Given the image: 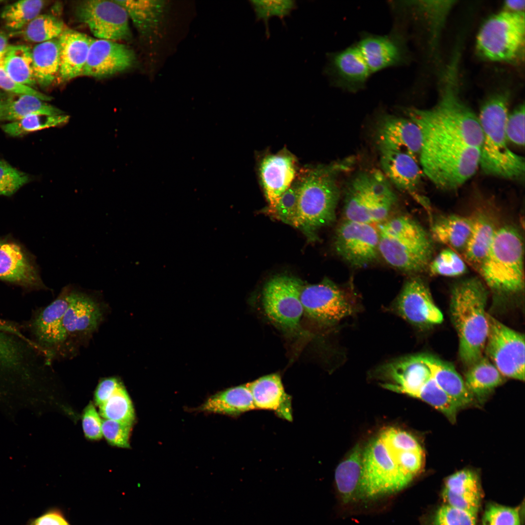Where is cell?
Segmentation results:
<instances>
[{"label":"cell","mask_w":525,"mask_h":525,"mask_svg":"<svg viewBox=\"0 0 525 525\" xmlns=\"http://www.w3.org/2000/svg\"><path fill=\"white\" fill-rule=\"evenodd\" d=\"M459 53L455 52L444 73L436 105L406 109L421 131L453 138L480 149L483 133L478 117L460 98L458 88Z\"/></svg>","instance_id":"1"},{"label":"cell","mask_w":525,"mask_h":525,"mask_svg":"<svg viewBox=\"0 0 525 525\" xmlns=\"http://www.w3.org/2000/svg\"><path fill=\"white\" fill-rule=\"evenodd\" d=\"M488 293L477 277L456 283L451 292L450 312L459 339V355L467 368L483 356L488 332Z\"/></svg>","instance_id":"2"},{"label":"cell","mask_w":525,"mask_h":525,"mask_svg":"<svg viewBox=\"0 0 525 525\" xmlns=\"http://www.w3.org/2000/svg\"><path fill=\"white\" fill-rule=\"evenodd\" d=\"M350 158L312 169L298 180V206L293 225L307 236L334 221L340 196L337 175L351 165Z\"/></svg>","instance_id":"3"},{"label":"cell","mask_w":525,"mask_h":525,"mask_svg":"<svg viewBox=\"0 0 525 525\" xmlns=\"http://www.w3.org/2000/svg\"><path fill=\"white\" fill-rule=\"evenodd\" d=\"M421 133L420 162L423 172L436 187L455 190L475 174L479 165L480 148L446 136Z\"/></svg>","instance_id":"4"},{"label":"cell","mask_w":525,"mask_h":525,"mask_svg":"<svg viewBox=\"0 0 525 525\" xmlns=\"http://www.w3.org/2000/svg\"><path fill=\"white\" fill-rule=\"evenodd\" d=\"M506 95L496 94L483 105L478 116L483 133L479 165L487 175L524 181L525 158L508 146L505 124L508 115Z\"/></svg>","instance_id":"5"},{"label":"cell","mask_w":525,"mask_h":525,"mask_svg":"<svg viewBox=\"0 0 525 525\" xmlns=\"http://www.w3.org/2000/svg\"><path fill=\"white\" fill-rule=\"evenodd\" d=\"M376 228L379 254L388 264L412 274L428 268L433 255L434 241L419 223L402 215L388 218Z\"/></svg>","instance_id":"6"},{"label":"cell","mask_w":525,"mask_h":525,"mask_svg":"<svg viewBox=\"0 0 525 525\" xmlns=\"http://www.w3.org/2000/svg\"><path fill=\"white\" fill-rule=\"evenodd\" d=\"M478 268L485 283L493 291L503 294L521 292L524 286V269L520 231L511 225L499 227Z\"/></svg>","instance_id":"7"},{"label":"cell","mask_w":525,"mask_h":525,"mask_svg":"<svg viewBox=\"0 0 525 525\" xmlns=\"http://www.w3.org/2000/svg\"><path fill=\"white\" fill-rule=\"evenodd\" d=\"M397 196L382 172H362L355 176L346 191L345 219L379 224L386 219L397 202Z\"/></svg>","instance_id":"8"},{"label":"cell","mask_w":525,"mask_h":525,"mask_svg":"<svg viewBox=\"0 0 525 525\" xmlns=\"http://www.w3.org/2000/svg\"><path fill=\"white\" fill-rule=\"evenodd\" d=\"M413 479L395 462L379 437L363 449L361 500L393 494L404 489Z\"/></svg>","instance_id":"9"},{"label":"cell","mask_w":525,"mask_h":525,"mask_svg":"<svg viewBox=\"0 0 525 525\" xmlns=\"http://www.w3.org/2000/svg\"><path fill=\"white\" fill-rule=\"evenodd\" d=\"M525 13L504 10L490 17L477 35L476 46L483 58L492 61L515 59L524 47Z\"/></svg>","instance_id":"10"},{"label":"cell","mask_w":525,"mask_h":525,"mask_svg":"<svg viewBox=\"0 0 525 525\" xmlns=\"http://www.w3.org/2000/svg\"><path fill=\"white\" fill-rule=\"evenodd\" d=\"M300 301L303 312L323 326L335 325L360 309L356 296L326 279L315 284L302 286Z\"/></svg>","instance_id":"11"},{"label":"cell","mask_w":525,"mask_h":525,"mask_svg":"<svg viewBox=\"0 0 525 525\" xmlns=\"http://www.w3.org/2000/svg\"><path fill=\"white\" fill-rule=\"evenodd\" d=\"M488 332L485 349L503 376L525 380V336L487 314Z\"/></svg>","instance_id":"12"},{"label":"cell","mask_w":525,"mask_h":525,"mask_svg":"<svg viewBox=\"0 0 525 525\" xmlns=\"http://www.w3.org/2000/svg\"><path fill=\"white\" fill-rule=\"evenodd\" d=\"M303 284L295 278L275 276L265 285L262 305L265 314L273 323L285 330L298 327L303 310L300 301Z\"/></svg>","instance_id":"13"},{"label":"cell","mask_w":525,"mask_h":525,"mask_svg":"<svg viewBox=\"0 0 525 525\" xmlns=\"http://www.w3.org/2000/svg\"><path fill=\"white\" fill-rule=\"evenodd\" d=\"M334 246L338 255L350 265L365 267L379 254L377 228L373 225L345 219L336 230Z\"/></svg>","instance_id":"14"},{"label":"cell","mask_w":525,"mask_h":525,"mask_svg":"<svg viewBox=\"0 0 525 525\" xmlns=\"http://www.w3.org/2000/svg\"><path fill=\"white\" fill-rule=\"evenodd\" d=\"M76 14L98 39L115 41L131 37L128 15L115 0H85L78 5Z\"/></svg>","instance_id":"15"},{"label":"cell","mask_w":525,"mask_h":525,"mask_svg":"<svg viewBox=\"0 0 525 525\" xmlns=\"http://www.w3.org/2000/svg\"><path fill=\"white\" fill-rule=\"evenodd\" d=\"M71 287L70 284L63 287L58 297L37 311L29 323L31 341L47 357L66 341L63 320L70 303Z\"/></svg>","instance_id":"16"},{"label":"cell","mask_w":525,"mask_h":525,"mask_svg":"<svg viewBox=\"0 0 525 525\" xmlns=\"http://www.w3.org/2000/svg\"><path fill=\"white\" fill-rule=\"evenodd\" d=\"M391 308L398 315L420 329L439 324L443 320L427 285L418 277L405 282Z\"/></svg>","instance_id":"17"},{"label":"cell","mask_w":525,"mask_h":525,"mask_svg":"<svg viewBox=\"0 0 525 525\" xmlns=\"http://www.w3.org/2000/svg\"><path fill=\"white\" fill-rule=\"evenodd\" d=\"M324 73L331 83L349 91L361 89L371 73L356 45L327 54Z\"/></svg>","instance_id":"18"},{"label":"cell","mask_w":525,"mask_h":525,"mask_svg":"<svg viewBox=\"0 0 525 525\" xmlns=\"http://www.w3.org/2000/svg\"><path fill=\"white\" fill-rule=\"evenodd\" d=\"M376 137L380 151L405 153L416 160L419 158L422 135L418 125L409 118L384 117L377 126Z\"/></svg>","instance_id":"19"},{"label":"cell","mask_w":525,"mask_h":525,"mask_svg":"<svg viewBox=\"0 0 525 525\" xmlns=\"http://www.w3.org/2000/svg\"><path fill=\"white\" fill-rule=\"evenodd\" d=\"M103 316L96 298L71 285L70 303L63 320L66 340L89 336L97 329Z\"/></svg>","instance_id":"20"},{"label":"cell","mask_w":525,"mask_h":525,"mask_svg":"<svg viewBox=\"0 0 525 525\" xmlns=\"http://www.w3.org/2000/svg\"><path fill=\"white\" fill-rule=\"evenodd\" d=\"M133 51L115 41L93 39L82 75L104 77L121 72L132 66Z\"/></svg>","instance_id":"21"},{"label":"cell","mask_w":525,"mask_h":525,"mask_svg":"<svg viewBox=\"0 0 525 525\" xmlns=\"http://www.w3.org/2000/svg\"><path fill=\"white\" fill-rule=\"evenodd\" d=\"M356 46L371 74L400 65L407 59L404 39L397 35H367Z\"/></svg>","instance_id":"22"},{"label":"cell","mask_w":525,"mask_h":525,"mask_svg":"<svg viewBox=\"0 0 525 525\" xmlns=\"http://www.w3.org/2000/svg\"><path fill=\"white\" fill-rule=\"evenodd\" d=\"M260 172L268 210H271L295 180V158L286 152L268 155L262 160Z\"/></svg>","instance_id":"23"},{"label":"cell","mask_w":525,"mask_h":525,"mask_svg":"<svg viewBox=\"0 0 525 525\" xmlns=\"http://www.w3.org/2000/svg\"><path fill=\"white\" fill-rule=\"evenodd\" d=\"M0 280L27 288H45L26 254L11 241L0 240Z\"/></svg>","instance_id":"24"},{"label":"cell","mask_w":525,"mask_h":525,"mask_svg":"<svg viewBox=\"0 0 525 525\" xmlns=\"http://www.w3.org/2000/svg\"><path fill=\"white\" fill-rule=\"evenodd\" d=\"M247 385L256 408L272 410L280 418L292 421V397L285 391L279 374L265 375Z\"/></svg>","instance_id":"25"},{"label":"cell","mask_w":525,"mask_h":525,"mask_svg":"<svg viewBox=\"0 0 525 525\" xmlns=\"http://www.w3.org/2000/svg\"><path fill=\"white\" fill-rule=\"evenodd\" d=\"M442 495L446 504L477 514L482 498L477 475L469 470L456 472L445 480Z\"/></svg>","instance_id":"26"},{"label":"cell","mask_w":525,"mask_h":525,"mask_svg":"<svg viewBox=\"0 0 525 525\" xmlns=\"http://www.w3.org/2000/svg\"><path fill=\"white\" fill-rule=\"evenodd\" d=\"M92 39L85 34L69 29H65L58 37V74L62 80H69L82 75Z\"/></svg>","instance_id":"27"},{"label":"cell","mask_w":525,"mask_h":525,"mask_svg":"<svg viewBox=\"0 0 525 525\" xmlns=\"http://www.w3.org/2000/svg\"><path fill=\"white\" fill-rule=\"evenodd\" d=\"M383 174L398 189L414 192L420 186L421 171L416 160L403 153L381 150Z\"/></svg>","instance_id":"28"},{"label":"cell","mask_w":525,"mask_h":525,"mask_svg":"<svg viewBox=\"0 0 525 525\" xmlns=\"http://www.w3.org/2000/svg\"><path fill=\"white\" fill-rule=\"evenodd\" d=\"M420 354L437 384L460 408L473 402V396L468 390L464 381L452 365L434 355Z\"/></svg>","instance_id":"29"},{"label":"cell","mask_w":525,"mask_h":525,"mask_svg":"<svg viewBox=\"0 0 525 525\" xmlns=\"http://www.w3.org/2000/svg\"><path fill=\"white\" fill-rule=\"evenodd\" d=\"M363 450L359 444H356L336 468L335 487L343 504H351L361 500Z\"/></svg>","instance_id":"30"},{"label":"cell","mask_w":525,"mask_h":525,"mask_svg":"<svg viewBox=\"0 0 525 525\" xmlns=\"http://www.w3.org/2000/svg\"><path fill=\"white\" fill-rule=\"evenodd\" d=\"M472 225V215H441L433 222L430 234L433 241L444 245L457 253L463 252Z\"/></svg>","instance_id":"31"},{"label":"cell","mask_w":525,"mask_h":525,"mask_svg":"<svg viewBox=\"0 0 525 525\" xmlns=\"http://www.w3.org/2000/svg\"><path fill=\"white\" fill-rule=\"evenodd\" d=\"M471 233L463 252L467 261L478 268L494 239L498 228L487 212L478 210L472 215Z\"/></svg>","instance_id":"32"},{"label":"cell","mask_w":525,"mask_h":525,"mask_svg":"<svg viewBox=\"0 0 525 525\" xmlns=\"http://www.w3.org/2000/svg\"><path fill=\"white\" fill-rule=\"evenodd\" d=\"M64 114L60 109L34 96L1 94L0 121L14 122L31 115L55 116Z\"/></svg>","instance_id":"33"},{"label":"cell","mask_w":525,"mask_h":525,"mask_svg":"<svg viewBox=\"0 0 525 525\" xmlns=\"http://www.w3.org/2000/svg\"><path fill=\"white\" fill-rule=\"evenodd\" d=\"M251 393L247 385L232 387L209 397L198 410L237 416L255 409Z\"/></svg>","instance_id":"34"},{"label":"cell","mask_w":525,"mask_h":525,"mask_svg":"<svg viewBox=\"0 0 525 525\" xmlns=\"http://www.w3.org/2000/svg\"><path fill=\"white\" fill-rule=\"evenodd\" d=\"M468 368L464 382L474 398L482 399L504 381L503 376L487 356L483 355Z\"/></svg>","instance_id":"35"},{"label":"cell","mask_w":525,"mask_h":525,"mask_svg":"<svg viewBox=\"0 0 525 525\" xmlns=\"http://www.w3.org/2000/svg\"><path fill=\"white\" fill-rule=\"evenodd\" d=\"M33 68L37 83L52 84L58 75L60 65L58 38L36 44L31 49Z\"/></svg>","instance_id":"36"},{"label":"cell","mask_w":525,"mask_h":525,"mask_svg":"<svg viewBox=\"0 0 525 525\" xmlns=\"http://www.w3.org/2000/svg\"><path fill=\"white\" fill-rule=\"evenodd\" d=\"M0 65L15 81L33 87L37 83L33 68L31 48L24 45H10Z\"/></svg>","instance_id":"37"},{"label":"cell","mask_w":525,"mask_h":525,"mask_svg":"<svg viewBox=\"0 0 525 525\" xmlns=\"http://www.w3.org/2000/svg\"><path fill=\"white\" fill-rule=\"evenodd\" d=\"M115 0L123 7L136 27L142 33L156 25L164 5L161 1Z\"/></svg>","instance_id":"38"},{"label":"cell","mask_w":525,"mask_h":525,"mask_svg":"<svg viewBox=\"0 0 525 525\" xmlns=\"http://www.w3.org/2000/svg\"><path fill=\"white\" fill-rule=\"evenodd\" d=\"M45 5L42 0H22L7 5L0 17L6 28L12 31H21L40 14Z\"/></svg>","instance_id":"39"},{"label":"cell","mask_w":525,"mask_h":525,"mask_svg":"<svg viewBox=\"0 0 525 525\" xmlns=\"http://www.w3.org/2000/svg\"><path fill=\"white\" fill-rule=\"evenodd\" d=\"M70 116L65 114L48 116L31 115L19 120L8 122L1 126V129L12 137H20L30 133L64 125Z\"/></svg>","instance_id":"40"},{"label":"cell","mask_w":525,"mask_h":525,"mask_svg":"<svg viewBox=\"0 0 525 525\" xmlns=\"http://www.w3.org/2000/svg\"><path fill=\"white\" fill-rule=\"evenodd\" d=\"M99 414L105 419L133 425L135 420L134 409L122 383L111 397L99 406Z\"/></svg>","instance_id":"41"},{"label":"cell","mask_w":525,"mask_h":525,"mask_svg":"<svg viewBox=\"0 0 525 525\" xmlns=\"http://www.w3.org/2000/svg\"><path fill=\"white\" fill-rule=\"evenodd\" d=\"M66 28L63 22L48 14H39L21 31L27 41L40 43L58 38Z\"/></svg>","instance_id":"42"},{"label":"cell","mask_w":525,"mask_h":525,"mask_svg":"<svg viewBox=\"0 0 525 525\" xmlns=\"http://www.w3.org/2000/svg\"><path fill=\"white\" fill-rule=\"evenodd\" d=\"M416 398L434 407L451 422L455 420L457 412L460 408L458 404L438 385L433 376L420 389Z\"/></svg>","instance_id":"43"},{"label":"cell","mask_w":525,"mask_h":525,"mask_svg":"<svg viewBox=\"0 0 525 525\" xmlns=\"http://www.w3.org/2000/svg\"><path fill=\"white\" fill-rule=\"evenodd\" d=\"M249 2L252 8L257 21H262L264 24L265 35L270 36L269 21L273 17L283 20L290 16L297 8L296 1L294 0H251Z\"/></svg>","instance_id":"44"},{"label":"cell","mask_w":525,"mask_h":525,"mask_svg":"<svg viewBox=\"0 0 525 525\" xmlns=\"http://www.w3.org/2000/svg\"><path fill=\"white\" fill-rule=\"evenodd\" d=\"M428 268L432 275L450 277L462 275L467 270L458 253L448 247L432 259Z\"/></svg>","instance_id":"45"},{"label":"cell","mask_w":525,"mask_h":525,"mask_svg":"<svg viewBox=\"0 0 525 525\" xmlns=\"http://www.w3.org/2000/svg\"><path fill=\"white\" fill-rule=\"evenodd\" d=\"M298 192V180L295 179L280 196L274 207L268 210L269 213L292 226L297 211Z\"/></svg>","instance_id":"46"},{"label":"cell","mask_w":525,"mask_h":525,"mask_svg":"<svg viewBox=\"0 0 525 525\" xmlns=\"http://www.w3.org/2000/svg\"><path fill=\"white\" fill-rule=\"evenodd\" d=\"M26 173L0 159V195L10 196L30 181Z\"/></svg>","instance_id":"47"},{"label":"cell","mask_w":525,"mask_h":525,"mask_svg":"<svg viewBox=\"0 0 525 525\" xmlns=\"http://www.w3.org/2000/svg\"><path fill=\"white\" fill-rule=\"evenodd\" d=\"M476 514L445 504L439 508L432 525H476Z\"/></svg>","instance_id":"48"},{"label":"cell","mask_w":525,"mask_h":525,"mask_svg":"<svg viewBox=\"0 0 525 525\" xmlns=\"http://www.w3.org/2000/svg\"><path fill=\"white\" fill-rule=\"evenodd\" d=\"M132 426V425L129 423L104 419L102 423V435L112 445L128 448L130 447L129 438Z\"/></svg>","instance_id":"49"},{"label":"cell","mask_w":525,"mask_h":525,"mask_svg":"<svg viewBox=\"0 0 525 525\" xmlns=\"http://www.w3.org/2000/svg\"><path fill=\"white\" fill-rule=\"evenodd\" d=\"M482 525H521L517 508L490 505L486 509Z\"/></svg>","instance_id":"50"},{"label":"cell","mask_w":525,"mask_h":525,"mask_svg":"<svg viewBox=\"0 0 525 525\" xmlns=\"http://www.w3.org/2000/svg\"><path fill=\"white\" fill-rule=\"evenodd\" d=\"M525 105H518L508 114L505 124L508 140L520 146L525 145Z\"/></svg>","instance_id":"51"},{"label":"cell","mask_w":525,"mask_h":525,"mask_svg":"<svg viewBox=\"0 0 525 525\" xmlns=\"http://www.w3.org/2000/svg\"><path fill=\"white\" fill-rule=\"evenodd\" d=\"M0 88L10 94L34 96L45 102L52 99L50 96L38 91L33 87L20 83L11 78L5 72L0 65Z\"/></svg>","instance_id":"52"},{"label":"cell","mask_w":525,"mask_h":525,"mask_svg":"<svg viewBox=\"0 0 525 525\" xmlns=\"http://www.w3.org/2000/svg\"><path fill=\"white\" fill-rule=\"evenodd\" d=\"M82 420L84 433L87 438L98 440L102 438V420L92 402L84 409Z\"/></svg>","instance_id":"53"},{"label":"cell","mask_w":525,"mask_h":525,"mask_svg":"<svg viewBox=\"0 0 525 525\" xmlns=\"http://www.w3.org/2000/svg\"><path fill=\"white\" fill-rule=\"evenodd\" d=\"M122 383V381L115 377L102 379L99 382L94 392L95 404L99 406L105 402Z\"/></svg>","instance_id":"54"},{"label":"cell","mask_w":525,"mask_h":525,"mask_svg":"<svg viewBox=\"0 0 525 525\" xmlns=\"http://www.w3.org/2000/svg\"><path fill=\"white\" fill-rule=\"evenodd\" d=\"M33 525H69L64 518L56 513L46 514L36 519Z\"/></svg>","instance_id":"55"},{"label":"cell","mask_w":525,"mask_h":525,"mask_svg":"<svg viewBox=\"0 0 525 525\" xmlns=\"http://www.w3.org/2000/svg\"><path fill=\"white\" fill-rule=\"evenodd\" d=\"M505 10L514 13L524 12L525 0H508L505 1L504 3Z\"/></svg>","instance_id":"56"},{"label":"cell","mask_w":525,"mask_h":525,"mask_svg":"<svg viewBox=\"0 0 525 525\" xmlns=\"http://www.w3.org/2000/svg\"><path fill=\"white\" fill-rule=\"evenodd\" d=\"M8 36L5 33L0 32V61L10 46Z\"/></svg>","instance_id":"57"},{"label":"cell","mask_w":525,"mask_h":525,"mask_svg":"<svg viewBox=\"0 0 525 525\" xmlns=\"http://www.w3.org/2000/svg\"><path fill=\"white\" fill-rule=\"evenodd\" d=\"M7 324H8V325H7V328H6V329L5 330H7V329H8V328H9V326H8V325H9V324H8V323H7Z\"/></svg>","instance_id":"58"},{"label":"cell","mask_w":525,"mask_h":525,"mask_svg":"<svg viewBox=\"0 0 525 525\" xmlns=\"http://www.w3.org/2000/svg\"><path fill=\"white\" fill-rule=\"evenodd\" d=\"M3 325H1V328L0 329V330L2 329L3 328Z\"/></svg>","instance_id":"59"},{"label":"cell","mask_w":525,"mask_h":525,"mask_svg":"<svg viewBox=\"0 0 525 525\" xmlns=\"http://www.w3.org/2000/svg\"><path fill=\"white\" fill-rule=\"evenodd\" d=\"M3 2V0H0V3L1 2Z\"/></svg>","instance_id":"60"},{"label":"cell","mask_w":525,"mask_h":525,"mask_svg":"<svg viewBox=\"0 0 525 525\" xmlns=\"http://www.w3.org/2000/svg\"><path fill=\"white\" fill-rule=\"evenodd\" d=\"M1 96V94H0V99Z\"/></svg>","instance_id":"61"}]
</instances>
